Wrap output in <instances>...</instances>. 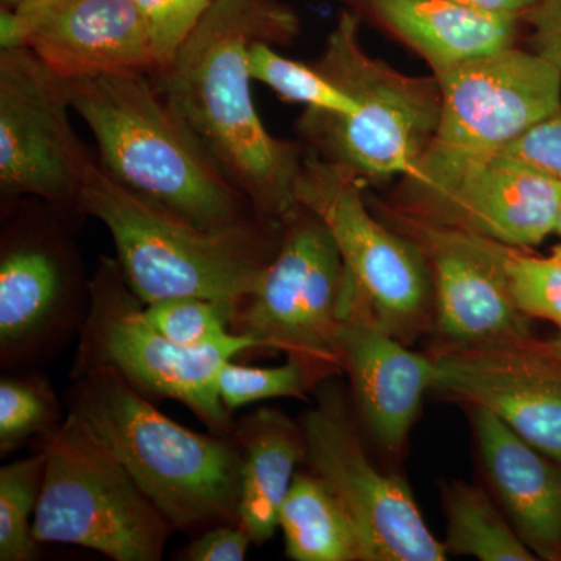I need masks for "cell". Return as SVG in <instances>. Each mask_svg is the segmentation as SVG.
<instances>
[{"instance_id":"6da1fadb","label":"cell","mask_w":561,"mask_h":561,"mask_svg":"<svg viewBox=\"0 0 561 561\" xmlns=\"http://www.w3.org/2000/svg\"><path fill=\"white\" fill-rule=\"evenodd\" d=\"M298 32L297 13L280 0H213L172 65L151 76L169 108L271 224H283L298 206L305 151L262 124L249 49L256 41L289 46Z\"/></svg>"},{"instance_id":"7a4b0ae2","label":"cell","mask_w":561,"mask_h":561,"mask_svg":"<svg viewBox=\"0 0 561 561\" xmlns=\"http://www.w3.org/2000/svg\"><path fill=\"white\" fill-rule=\"evenodd\" d=\"M70 98L95 138L98 164L125 190L206 230L265 221L169 108L150 73L70 80Z\"/></svg>"},{"instance_id":"3957f363","label":"cell","mask_w":561,"mask_h":561,"mask_svg":"<svg viewBox=\"0 0 561 561\" xmlns=\"http://www.w3.org/2000/svg\"><path fill=\"white\" fill-rule=\"evenodd\" d=\"M66 409L121 461L173 530L238 523L242 454L232 435L176 423L102 365H73Z\"/></svg>"},{"instance_id":"277c9868","label":"cell","mask_w":561,"mask_h":561,"mask_svg":"<svg viewBox=\"0 0 561 561\" xmlns=\"http://www.w3.org/2000/svg\"><path fill=\"white\" fill-rule=\"evenodd\" d=\"M79 213L108 228L122 275L144 306L201 297L238 311L275 256L283 228L256 221L206 230L125 190L98 162L84 176Z\"/></svg>"},{"instance_id":"5b68a950","label":"cell","mask_w":561,"mask_h":561,"mask_svg":"<svg viewBox=\"0 0 561 561\" xmlns=\"http://www.w3.org/2000/svg\"><path fill=\"white\" fill-rule=\"evenodd\" d=\"M362 22L343 10L317 68L359 105L353 116L306 110L298 131L309 150L346 165L362 180L409 179L430 149L442 116L437 77H411L370 57Z\"/></svg>"},{"instance_id":"8992f818","label":"cell","mask_w":561,"mask_h":561,"mask_svg":"<svg viewBox=\"0 0 561 561\" xmlns=\"http://www.w3.org/2000/svg\"><path fill=\"white\" fill-rule=\"evenodd\" d=\"M365 181L346 165L305 151L295 184L298 205L330 230L348 273L346 317L412 345L434 330V290L423 251L373 216Z\"/></svg>"},{"instance_id":"52a82bcc","label":"cell","mask_w":561,"mask_h":561,"mask_svg":"<svg viewBox=\"0 0 561 561\" xmlns=\"http://www.w3.org/2000/svg\"><path fill=\"white\" fill-rule=\"evenodd\" d=\"M33 522L38 545H72L114 561H160L172 526L119 460L76 416L44 438Z\"/></svg>"},{"instance_id":"ba28073f","label":"cell","mask_w":561,"mask_h":561,"mask_svg":"<svg viewBox=\"0 0 561 561\" xmlns=\"http://www.w3.org/2000/svg\"><path fill=\"white\" fill-rule=\"evenodd\" d=\"M66 217L47 203L3 202L0 234V367L13 373L57 356L80 334L90 308Z\"/></svg>"},{"instance_id":"9c48e42d","label":"cell","mask_w":561,"mask_h":561,"mask_svg":"<svg viewBox=\"0 0 561 561\" xmlns=\"http://www.w3.org/2000/svg\"><path fill=\"white\" fill-rule=\"evenodd\" d=\"M79 339L73 365L110 367L149 400L179 401L210 432L232 435L236 423L220 400L219 375L228 360L260 350L249 335L230 332L203 348L175 345L146 320L117 261L102 257Z\"/></svg>"},{"instance_id":"30bf717a","label":"cell","mask_w":561,"mask_h":561,"mask_svg":"<svg viewBox=\"0 0 561 561\" xmlns=\"http://www.w3.org/2000/svg\"><path fill=\"white\" fill-rule=\"evenodd\" d=\"M348 276L330 230L298 205L256 290L239 306L231 331L260 350L308 362L327 379L341 375L339 334L346 319Z\"/></svg>"},{"instance_id":"8fae6325","label":"cell","mask_w":561,"mask_h":561,"mask_svg":"<svg viewBox=\"0 0 561 561\" xmlns=\"http://www.w3.org/2000/svg\"><path fill=\"white\" fill-rule=\"evenodd\" d=\"M335 378L317 387L316 404L302 413L305 468L320 479L359 535L362 561H445L409 482L373 463L348 398Z\"/></svg>"},{"instance_id":"7c38bea8","label":"cell","mask_w":561,"mask_h":561,"mask_svg":"<svg viewBox=\"0 0 561 561\" xmlns=\"http://www.w3.org/2000/svg\"><path fill=\"white\" fill-rule=\"evenodd\" d=\"M70 80L31 49L0 50V191L35 198L66 219L94 160L69 119Z\"/></svg>"},{"instance_id":"4fadbf2b","label":"cell","mask_w":561,"mask_h":561,"mask_svg":"<svg viewBox=\"0 0 561 561\" xmlns=\"http://www.w3.org/2000/svg\"><path fill=\"white\" fill-rule=\"evenodd\" d=\"M435 77L442 90L440 124L413 175L497 153L561 110V70L534 50L513 46Z\"/></svg>"},{"instance_id":"5bb4252c","label":"cell","mask_w":561,"mask_h":561,"mask_svg":"<svg viewBox=\"0 0 561 561\" xmlns=\"http://www.w3.org/2000/svg\"><path fill=\"white\" fill-rule=\"evenodd\" d=\"M389 206L438 227L529 250L556 234L561 183L493 153L404 179Z\"/></svg>"},{"instance_id":"9a60e30c","label":"cell","mask_w":561,"mask_h":561,"mask_svg":"<svg viewBox=\"0 0 561 561\" xmlns=\"http://www.w3.org/2000/svg\"><path fill=\"white\" fill-rule=\"evenodd\" d=\"M443 400L485 409L561 465V359L540 341L430 348Z\"/></svg>"},{"instance_id":"2e32d148","label":"cell","mask_w":561,"mask_h":561,"mask_svg":"<svg viewBox=\"0 0 561 561\" xmlns=\"http://www.w3.org/2000/svg\"><path fill=\"white\" fill-rule=\"evenodd\" d=\"M381 219L419 245L434 290V345L491 346L534 341L529 317L513 305L494 273L451 231L379 205Z\"/></svg>"},{"instance_id":"e0dca14e","label":"cell","mask_w":561,"mask_h":561,"mask_svg":"<svg viewBox=\"0 0 561 561\" xmlns=\"http://www.w3.org/2000/svg\"><path fill=\"white\" fill-rule=\"evenodd\" d=\"M14 10L25 49L65 79L157 70L149 31L133 0H28Z\"/></svg>"},{"instance_id":"ac0fdd59","label":"cell","mask_w":561,"mask_h":561,"mask_svg":"<svg viewBox=\"0 0 561 561\" xmlns=\"http://www.w3.org/2000/svg\"><path fill=\"white\" fill-rule=\"evenodd\" d=\"M339 354L362 426L379 451L400 457L424 398L434 391V357L356 317L343 321Z\"/></svg>"},{"instance_id":"d6986e66","label":"cell","mask_w":561,"mask_h":561,"mask_svg":"<svg viewBox=\"0 0 561 561\" xmlns=\"http://www.w3.org/2000/svg\"><path fill=\"white\" fill-rule=\"evenodd\" d=\"M468 409L494 500L538 560H561V465L493 413Z\"/></svg>"},{"instance_id":"ffe728a7","label":"cell","mask_w":561,"mask_h":561,"mask_svg":"<svg viewBox=\"0 0 561 561\" xmlns=\"http://www.w3.org/2000/svg\"><path fill=\"white\" fill-rule=\"evenodd\" d=\"M360 22L415 51L432 73L515 46L523 18L451 0H337Z\"/></svg>"},{"instance_id":"44dd1931","label":"cell","mask_w":561,"mask_h":561,"mask_svg":"<svg viewBox=\"0 0 561 561\" xmlns=\"http://www.w3.org/2000/svg\"><path fill=\"white\" fill-rule=\"evenodd\" d=\"M232 437L242 454L238 524L253 545H264L278 530L280 507L305 461V434L300 421L260 408L236 423Z\"/></svg>"},{"instance_id":"7402d4cb","label":"cell","mask_w":561,"mask_h":561,"mask_svg":"<svg viewBox=\"0 0 561 561\" xmlns=\"http://www.w3.org/2000/svg\"><path fill=\"white\" fill-rule=\"evenodd\" d=\"M286 556L294 561H362L359 535L331 490L298 471L279 511Z\"/></svg>"},{"instance_id":"603a6c76","label":"cell","mask_w":561,"mask_h":561,"mask_svg":"<svg viewBox=\"0 0 561 561\" xmlns=\"http://www.w3.org/2000/svg\"><path fill=\"white\" fill-rule=\"evenodd\" d=\"M440 497L446 519L448 556L481 561H534L493 494L482 486L453 479L442 481Z\"/></svg>"},{"instance_id":"cb8c5ba5","label":"cell","mask_w":561,"mask_h":561,"mask_svg":"<svg viewBox=\"0 0 561 561\" xmlns=\"http://www.w3.org/2000/svg\"><path fill=\"white\" fill-rule=\"evenodd\" d=\"M446 228V227H445ZM454 238L485 262L494 273L513 305L530 320H546L561 332V261L557 256H535L526 249H516L459 230Z\"/></svg>"},{"instance_id":"d4e9b609","label":"cell","mask_w":561,"mask_h":561,"mask_svg":"<svg viewBox=\"0 0 561 561\" xmlns=\"http://www.w3.org/2000/svg\"><path fill=\"white\" fill-rule=\"evenodd\" d=\"M249 68L251 79L271 88L283 101L300 103L306 110L334 116H353L359 110L354 98L316 65L289 60L264 41L251 44Z\"/></svg>"},{"instance_id":"484cf974","label":"cell","mask_w":561,"mask_h":561,"mask_svg":"<svg viewBox=\"0 0 561 561\" xmlns=\"http://www.w3.org/2000/svg\"><path fill=\"white\" fill-rule=\"evenodd\" d=\"M46 471V453L41 449L25 459L0 468V561L38 559L33 522Z\"/></svg>"},{"instance_id":"4316f807","label":"cell","mask_w":561,"mask_h":561,"mask_svg":"<svg viewBox=\"0 0 561 561\" xmlns=\"http://www.w3.org/2000/svg\"><path fill=\"white\" fill-rule=\"evenodd\" d=\"M61 405L49 381L36 373L0 379V454L18 451L33 438L49 437L61 426Z\"/></svg>"},{"instance_id":"83f0119b","label":"cell","mask_w":561,"mask_h":561,"mask_svg":"<svg viewBox=\"0 0 561 561\" xmlns=\"http://www.w3.org/2000/svg\"><path fill=\"white\" fill-rule=\"evenodd\" d=\"M323 381L327 378L316 367L298 357L287 356L278 367H249L228 360L220 370L219 393L232 413L253 402L276 398L306 400Z\"/></svg>"},{"instance_id":"f1b7e54d","label":"cell","mask_w":561,"mask_h":561,"mask_svg":"<svg viewBox=\"0 0 561 561\" xmlns=\"http://www.w3.org/2000/svg\"><path fill=\"white\" fill-rule=\"evenodd\" d=\"M236 308L201 297H172L144 306V317L164 337L183 348H203L227 337Z\"/></svg>"},{"instance_id":"f546056e","label":"cell","mask_w":561,"mask_h":561,"mask_svg":"<svg viewBox=\"0 0 561 561\" xmlns=\"http://www.w3.org/2000/svg\"><path fill=\"white\" fill-rule=\"evenodd\" d=\"M133 3L149 31L157 62L153 77H157L175 60L213 0H133Z\"/></svg>"},{"instance_id":"4dcf8cb0","label":"cell","mask_w":561,"mask_h":561,"mask_svg":"<svg viewBox=\"0 0 561 561\" xmlns=\"http://www.w3.org/2000/svg\"><path fill=\"white\" fill-rule=\"evenodd\" d=\"M496 154L561 183V110L531 125Z\"/></svg>"},{"instance_id":"1f68e13d","label":"cell","mask_w":561,"mask_h":561,"mask_svg":"<svg viewBox=\"0 0 561 561\" xmlns=\"http://www.w3.org/2000/svg\"><path fill=\"white\" fill-rule=\"evenodd\" d=\"M250 535L238 523L217 524L214 529L203 531L187 546L181 559L187 561H243L250 546Z\"/></svg>"},{"instance_id":"d6a6232c","label":"cell","mask_w":561,"mask_h":561,"mask_svg":"<svg viewBox=\"0 0 561 561\" xmlns=\"http://www.w3.org/2000/svg\"><path fill=\"white\" fill-rule=\"evenodd\" d=\"M523 24L530 28V46L561 70V0H535Z\"/></svg>"},{"instance_id":"836d02e7","label":"cell","mask_w":561,"mask_h":561,"mask_svg":"<svg viewBox=\"0 0 561 561\" xmlns=\"http://www.w3.org/2000/svg\"><path fill=\"white\" fill-rule=\"evenodd\" d=\"M451 2L491 11V13L523 18V14L534 5L535 0H451Z\"/></svg>"},{"instance_id":"e575fe53","label":"cell","mask_w":561,"mask_h":561,"mask_svg":"<svg viewBox=\"0 0 561 561\" xmlns=\"http://www.w3.org/2000/svg\"><path fill=\"white\" fill-rule=\"evenodd\" d=\"M542 348L551 353L552 356L559 357L561 359V332L559 334L553 335L549 341H540Z\"/></svg>"},{"instance_id":"d590c367","label":"cell","mask_w":561,"mask_h":561,"mask_svg":"<svg viewBox=\"0 0 561 561\" xmlns=\"http://www.w3.org/2000/svg\"><path fill=\"white\" fill-rule=\"evenodd\" d=\"M0 2H2V7H7V9H16V7L28 2V0H0Z\"/></svg>"},{"instance_id":"8d00e7d4","label":"cell","mask_w":561,"mask_h":561,"mask_svg":"<svg viewBox=\"0 0 561 561\" xmlns=\"http://www.w3.org/2000/svg\"><path fill=\"white\" fill-rule=\"evenodd\" d=\"M552 254L553 256L559 257V260L561 261V243L560 245H557L556 249L552 250Z\"/></svg>"},{"instance_id":"74e56055","label":"cell","mask_w":561,"mask_h":561,"mask_svg":"<svg viewBox=\"0 0 561 561\" xmlns=\"http://www.w3.org/2000/svg\"><path fill=\"white\" fill-rule=\"evenodd\" d=\"M556 234L560 236V238H561V210H560L559 221H557Z\"/></svg>"}]
</instances>
